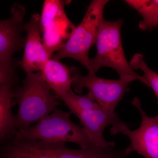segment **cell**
Wrapping results in <instances>:
<instances>
[{"label": "cell", "mask_w": 158, "mask_h": 158, "mask_svg": "<svg viewBox=\"0 0 158 158\" xmlns=\"http://www.w3.org/2000/svg\"><path fill=\"white\" fill-rule=\"evenodd\" d=\"M51 90L41 71L27 74L22 87L13 92L12 98L13 106H18V130L30 127L57 109L60 102Z\"/></svg>", "instance_id": "cell-1"}, {"label": "cell", "mask_w": 158, "mask_h": 158, "mask_svg": "<svg viewBox=\"0 0 158 158\" xmlns=\"http://www.w3.org/2000/svg\"><path fill=\"white\" fill-rule=\"evenodd\" d=\"M123 23L122 19L113 22L104 20L95 43L96 55L90 59L88 71L96 73L102 67H110L120 78L132 77L144 84L143 77L134 71L126 58L121 40Z\"/></svg>", "instance_id": "cell-2"}, {"label": "cell", "mask_w": 158, "mask_h": 158, "mask_svg": "<svg viewBox=\"0 0 158 158\" xmlns=\"http://www.w3.org/2000/svg\"><path fill=\"white\" fill-rule=\"evenodd\" d=\"M71 114L70 111L64 112L56 109L35 125L18 130L14 136L53 144L73 143L81 148L91 146L84 128L71 120Z\"/></svg>", "instance_id": "cell-3"}, {"label": "cell", "mask_w": 158, "mask_h": 158, "mask_svg": "<svg viewBox=\"0 0 158 158\" xmlns=\"http://www.w3.org/2000/svg\"><path fill=\"white\" fill-rule=\"evenodd\" d=\"M107 0H93L88 6L81 22L76 27L65 46L57 52L53 59L72 58L89 69V50L95 44L102 24Z\"/></svg>", "instance_id": "cell-4"}, {"label": "cell", "mask_w": 158, "mask_h": 158, "mask_svg": "<svg viewBox=\"0 0 158 158\" xmlns=\"http://www.w3.org/2000/svg\"><path fill=\"white\" fill-rule=\"evenodd\" d=\"M26 9L19 3H14L11 9V16L0 21V85L13 87L16 84L15 70L19 62L13 55L24 48L25 37L24 22Z\"/></svg>", "instance_id": "cell-5"}, {"label": "cell", "mask_w": 158, "mask_h": 158, "mask_svg": "<svg viewBox=\"0 0 158 158\" xmlns=\"http://www.w3.org/2000/svg\"><path fill=\"white\" fill-rule=\"evenodd\" d=\"M70 69L72 75V88L75 92L81 94L87 88L101 107L111 113H115L117 105L130 90L128 85L136 80L132 77L118 80L102 78L90 72L83 76L77 67L72 66Z\"/></svg>", "instance_id": "cell-6"}, {"label": "cell", "mask_w": 158, "mask_h": 158, "mask_svg": "<svg viewBox=\"0 0 158 158\" xmlns=\"http://www.w3.org/2000/svg\"><path fill=\"white\" fill-rule=\"evenodd\" d=\"M132 103L141 114L140 127L131 131L123 122L119 121L112 126L111 133L113 135L121 133L128 137L131 145L124 150L127 155L136 152L145 158H158V123L148 116L138 98H135Z\"/></svg>", "instance_id": "cell-7"}, {"label": "cell", "mask_w": 158, "mask_h": 158, "mask_svg": "<svg viewBox=\"0 0 158 158\" xmlns=\"http://www.w3.org/2000/svg\"><path fill=\"white\" fill-rule=\"evenodd\" d=\"M40 15H32L24 26L25 44L23 59L19 62V66L26 73L41 71L51 57L43 43L40 25Z\"/></svg>", "instance_id": "cell-8"}, {"label": "cell", "mask_w": 158, "mask_h": 158, "mask_svg": "<svg viewBox=\"0 0 158 158\" xmlns=\"http://www.w3.org/2000/svg\"><path fill=\"white\" fill-rule=\"evenodd\" d=\"M77 117L87 134L90 146L100 148L115 146V142L106 141L103 133L108 126L119 122L116 113H110L100 107L83 111Z\"/></svg>", "instance_id": "cell-9"}, {"label": "cell", "mask_w": 158, "mask_h": 158, "mask_svg": "<svg viewBox=\"0 0 158 158\" xmlns=\"http://www.w3.org/2000/svg\"><path fill=\"white\" fill-rule=\"evenodd\" d=\"M6 140L1 149V158H57L53 143L14 136Z\"/></svg>", "instance_id": "cell-10"}, {"label": "cell", "mask_w": 158, "mask_h": 158, "mask_svg": "<svg viewBox=\"0 0 158 158\" xmlns=\"http://www.w3.org/2000/svg\"><path fill=\"white\" fill-rule=\"evenodd\" d=\"M76 27L64 11L43 31V43L51 57L55 52H58L65 46Z\"/></svg>", "instance_id": "cell-11"}, {"label": "cell", "mask_w": 158, "mask_h": 158, "mask_svg": "<svg viewBox=\"0 0 158 158\" xmlns=\"http://www.w3.org/2000/svg\"><path fill=\"white\" fill-rule=\"evenodd\" d=\"M41 71L44 81L58 98L71 90L72 75L70 68L65 64L51 58Z\"/></svg>", "instance_id": "cell-12"}, {"label": "cell", "mask_w": 158, "mask_h": 158, "mask_svg": "<svg viewBox=\"0 0 158 158\" xmlns=\"http://www.w3.org/2000/svg\"><path fill=\"white\" fill-rule=\"evenodd\" d=\"M12 86H0V139L5 141L13 137L18 129L17 117L13 114Z\"/></svg>", "instance_id": "cell-13"}, {"label": "cell", "mask_w": 158, "mask_h": 158, "mask_svg": "<svg viewBox=\"0 0 158 158\" xmlns=\"http://www.w3.org/2000/svg\"><path fill=\"white\" fill-rule=\"evenodd\" d=\"M53 151L57 158H129L124 150L116 146L73 149L66 147L65 143H57L54 144Z\"/></svg>", "instance_id": "cell-14"}, {"label": "cell", "mask_w": 158, "mask_h": 158, "mask_svg": "<svg viewBox=\"0 0 158 158\" xmlns=\"http://www.w3.org/2000/svg\"><path fill=\"white\" fill-rule=\"evenodd\" d=\"M130 7L138 11L142 17L139 28L142 31H151L158 27V0H126Z\"/></svg>", "instance_id": "cell-15"}, {"label": "cell", "mask_w": 158, "mask_h": 158, "mask_svg": "<svg viewBox=\"0 0 158 158\" xmlns=\"http://www.w3.org/2000/svg\"><path fill=\"white\" fill-rule=\"evenodd\" d=\"M59 98L63 101L72 114L77 117L83 111L101 107L90 92L85 95H78L71 89Z\"/></svg>", "instance_id": "cell-16"}, {"label": "cell", "mask_w": 158, "mask_h": 158, "mask_svg": "<svg viewBox=\"0 0 158 158\" xmlns=\"http://www.w3.org/2000/svg\"><path fill=\"white\" fill-rule=\"evenodd\" d=\"M129 63L133 70L139 69L143 72L144 74L142 76L144 79V84L152 89L158 102V74L148 67L142 54H135Z\"/></svg>", "instance_id": "cell-17"}, {"label": "cell", "mask_w": 158, "mask_h": 158, "mask_svg": "<svg viewBox=\"0 0 158 158\" xmlns=\"http://www.w3.org/2000/svg\"><path fill=\"white\" fill-rule=\"evenodd\" d=\"M66 2L60 0H45L44 2L42 13L40 15V25L41 33L63 11Z\"/></svg>", "instance_id": "cell-18"}, {"label": "cell", "mask_w": 158, "mask_h": 158, "mask_svg": "<svg viewBox=\"0 0 158 158\" xmlns=\"http://www.w3.org/2000/svg\"><path fill=\"white\" fill-rule=\"evenodd\" d=\"M153 118L154 119H155V120L158 123V115H157V116H155V117H153Z\"/></svg>", "instance_id": "cell-19"}]
</instances>
